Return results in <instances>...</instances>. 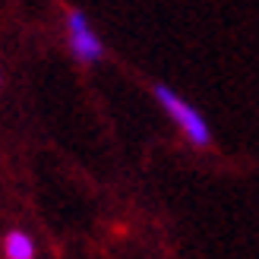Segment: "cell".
<instances>
[{
    "label": "cell",
    "instance_id": "7a4b0ae2",
    "mask_svg": "<svg viewBox=\"0 0 259 259\" xmlns=\"http://www.w3.org/2000/svg\"><path fill=\"white\" fill-rule=\"evenodd\" d=\"M67 38H70L73 57L79 63H85V67H89V63H98L101 57H105V41L95 35L89 16L82 10H76V7L67 10Z\"/></svg>",
    "mask_w": 259,
    "mask_h": 259
},
{
    "label": "cell",
    "instance_id": "3957f363",
    "mask_svg": "<svg viewBox=\"0 0 259 259\" xmlns=\"http://www.w3.org/2000/svg\"><path fill=\"white\" fill-rule=\"evenodd\" d=\"M4 256L7 259H35V243L25 231H10L4 237Z\"/></svg>",
    "mask_w": 259,
    "mask_h": 259
},
{
    "label": "cell",
    "instance_id": "6da1fadb",
    "mask_svg": "<svg viewBox=\"0 0 259 259\" xmlns=\"http://www.w3.org/2000/svg\"><path fill=\"white\" fill-rule=\"evenodd\" d=\"M152 95L167 111V117L177 123V130L184 133V139L190 142V146H196V149H209L212 146V130H209V123H205V117L190 105L184 95H177L174 89L164 85V82H155L152 85Z\"/></svg>",
    "mask_w": 259,
    "mask_h": 259
}]
</instances>
